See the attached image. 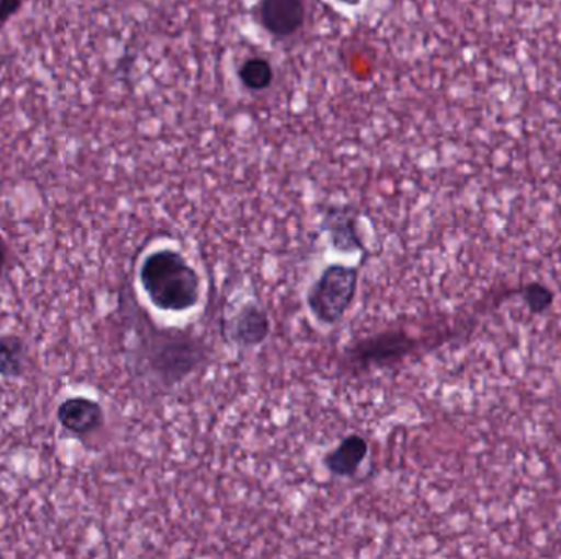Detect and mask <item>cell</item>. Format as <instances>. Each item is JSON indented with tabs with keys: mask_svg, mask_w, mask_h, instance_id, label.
<instances>
[{
	"mask_svg": "<svg viewBox=\"0 0 561 559\" xmlns=\"http://www.w3.org/2000/svg\"><path fill=\"white\" fill-rule=\"evenodd\" d=\"M138 279L151 304L160 311L186 312L199 302V275L174 249L150 253L141 263Z\"/></svg>",
	"mask_w": 561,
	"mask_h": 559,
	"instance_id": "6da1fadb",
	"label": "cell"
},
{
	"mask_svg": "<svg viewBox=\"0 0 561 559\" xmlns=\"http://www.w3.org/2000/svg\"><path fill=\"white\" fill-rule=\"evenodd\" d=\"M141 360L154 377L167 384L180 383L199 368L204 360V348L199 341L180 331L154 330L145 335Z\"/></svg>",
	"mask_w": 561,
	"mask_h": 559,
	"instance_id": "7a4b0ae2",
	"label": "cell"
},
{
	"mask_svg": "<svg viewBox=\"0 0 561 559\" xmlns=\"http://www.w3.org/2000/svg\"><path fill=\"white\" fill-rule=\"evenodd\" d=\"M358 279L359 271L355 266H327L307 292L310 314L320 324H339L355 301Z\"/></svg>",
	"mask_w": 561,
	"mask_h": 559,
	"instance_id": "3957f363",
	"label": "cell"
},
{
	"mask_svg": "<svg viewBox=\"0 0 561 559\" xmlns=\"http://www.w3.org/2000/svg\"><path fill=\"white\" fill-rule=\"evenodd\" d=\"M417 347L414 338L409 337L404 331H388L378 337L359 341L355 347L350 348L353 361L362 366H385L389 363H398L402 358L408 357Z\"/></svg>",
	"mask_w": 561,
	"mask_h": 559,
	"instance_id": "277c9868",
	"label": "cell"
},
{
	"mask_svg": "<svg viewBox=\"0 0 561 559\" xmlns=\"http://www.w3.org/2000/svg\"><path fill=\"white\" fill-rule=\"evenodd\" d=\"M56 419L69 435L88 436L102 429L105 422V412L104 407L98 400L76 396L68 397L59 404Z\"/></svg>",
	"mask_w": 561,
	"mask_h": 559,
	"instance_id": "5b68a950",
	"label": "cell"
},
{
	"mask_svg": "<svg viewBox=\"0 0 561 559\" xmlns=\"http://www.w3.org/2000/svg\"><path fill=\"white\" fill-rule=\"evenodd\" d=\"M306 5L302 0H262L260 22L275 38H289L302 28Z\"/></svg>",
	"mask_w": 561,
	"mask_h": 559,
	"instance_id": "8992f818",
	"label": "cell"
},
{
	"mask_svg": "<svg viewBox=\"0 0 561 559\" xmlns=\"http://www.w3.org/2000/svg\"><path fill=\"white\" fill-rule=\"evenodd\" d=\"M270 330H272V324H270L268 314L255 304L242 307L229 324L230 338L240 348L260 347L265 343Z\"/></svg>",
	"mask_w": 561,
	"mask_h": 559,
	"instance_id": "52a82bcc",
	"label": "cell"
},
{
	"mask_svg": "<svg viewBox=\"0 0 561 559\" xmlns=\"http://www.w3.org/2000/svg\"><path fill=\"white\" fill-rule=\"evenodd\" d=\"M322 229L332 246L342 253L363 249L362 236L356 229V217L348 207H329L323 213Z\"/></svg>",
	"mask_w": 561,
	"mask_h": 559,
	"instance_id": "ba28073f",
	"label": "cell"
},
{
	"mask_svg": "<svg viewBox=\"0 0 561 559\" xmlns=\"http://www.w3.org/2000/svg\"><path fill=\"white\" fill-rule=\"evenodd\" d=\"M368 442L362 435H350L325 456L327 469L339 478H352L368 456Z\"/></svg>",
	"mask_w": 561,
	"mask_h": 559,
	"instance_id": "9c48e42d",
	"label": "cell"
},
{
	"mask_svg": "<svg viewBox=\"0 0 561 559\" xmlns=\"http://www.w3.org/2000/svg\"><path fill=\"white\" fill-rule=\"evenodd\" d=\"M28 348L19 335H0V377L20 380L25 374Z\"/></svg>",
	"mask_w": 561,
	"mask_h": 559,
	"instance_id": "30bf717a",
	"label": "cell"
},
{
	"mask_svg": "<svg viewBox=\"0 0 561 559\" xmlns=\"http://www.w3.org/2000/svg\"><path fill=\"white\" fill-rule=\"evenodd\" d=\"M239 79L243 88L249 89V91H266V89L272 88L273 81H275V69H273L268 59L255 56V58H249L242 62L239 68Z\"/></svg>",
	"mask_w": 561,
	"mask_h": 559,
	"instance_id": "8fae6325",
	"label": "cell"
},
{
	"mask_svg": "<svg viewBox=\"0 0 561 559\" xmlns=\"http://www.w3.org/2000/svg\"><path fill=\"white\" fill-rule=\"evenodd\" d=\"M520 298L526 302L533 314H546L556 301L552 289L547 288L542 282H530L520 288Z\"/></svg>",
	"mask_w": 561,
	"mask_h": 559,
	"instance_id": "7c38bea8",
	"label": "cell"
},
{
	"mask_svg": "<svg viewBox=\"0 0 561 559\" xmlns=\"http://www.w3.org/2000/svg\"><path fill=\"white\" fill-rule=\"evenodd\" d=\"M22 7L23 0H0V30L20 12Z\"/></svg>",
	"mask_w": 561,
	"mask_h": 559,
	"instance_id": "4fadbf2b",
	"label": "cell"
},
{
	"mask_svg": "<svg viewBox=\"0 0 561 559\" xmlns=\"http://www.w3.org/2000/svg\"><path fill=\"white\" fill-rule=\"evenodd\" d=\"M7 259H9V249H7L5 240L0 235V281H2L3 272H5Z\"/></svg>",
	"mask_w": 561,
	"mask_h": 559,
	"instance_id": "5bb4252c",
	"label": "cell"
},
{
	"mask_svg": "<svg viewBox=\"0 0 561 559\" xmlns=\"http://www.w3.org/2000/svg\"><path fill=\"white\" fill-rule=\"evenodd\" d=\"M335 2L342 3V5L346 7H356L362 3V0H335Z\"/></svg>",
	"mask_w": 561,
	"mask_h": 559,
	"instance_id": "9a60e30c",
	"label": "cell"
}]
</instances>
